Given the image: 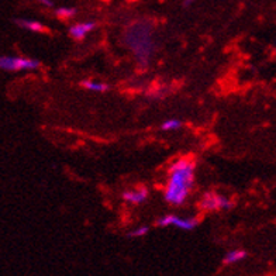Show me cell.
<instances>
[{
    "mask_svg": "<svg viewBox=\"0 0 276 276\" xmlns=\"http://www.w3.org/2000/svg\"><path fill=\"white\" fill-rule=\"evenodd\" d=\"M196 161L192 158H179L169 166L168 182L165 186L164 199L171 206L183 204L195 188Z\"/></svg>",
    "mask_w": 276,
    "mask_h": 276,
    "instance_id": "6da1fadb",
    "label": "cell"
},
{
    "mask_svg": "<svg viewBox=\"0 0 276 276\" xmlns=\"http://www.w3.org/2000/svg\"><path fill=\"white\" fill-rule=\"evenodd\" d=\"M41 66L38 59L17 57V55H2L0 68L7 72H21V71H35Z\"/></svg>",
    "mask_w": 276,
    "mask_h": 276,
    "instance_id": "7a4b0ae2",
    "label": "cell"
},
{
    "mask_svg": "<svg viewBox=\"0 0 276 276\" xmlns=\"http://www.w3.org/2000/svg\"><path fill=\"white\" fill-rule=\"evenodd\" d=\"M231 207H233V202L230 199L223 195H218L216 192L204 193L200 200V209L204 211L230 210Z\"/></svg>",
    "mask_w": 276,
    "mask_h": 276,
    "instance_id": "3957f363",
    "label": "cell"
},
{
    "mask_svg": "<svg viewBox=\"0 0 276 276\" xmlns=\"http://www.w3.org/2000/svg\"><path fill=\"white\" fill-rule=\"evenodd\" d=\"M157 224L159 227H164V228L175 225L179 230L192 231L196 228L199 221H197V218H193V217H179L175 216V214H166V216L159 217Z\"/></svg>",
    "mask_w": 276,
    "mask_h": 276,
    "instance_id": "277c9868",
    "label": "cell"
},
{
    "mask_svg": "<svg viewBox=\"0 0 276 276\" xmlns=\"http://www.w3.org/2000/svg\"><path fill=\"white\" fill-rule=\"evenodd\" d=\"M96 28V23L95 21H82V23H75L69 27V35L76 41H82L85 39L89 34L92 33Z\"/></svg>",
    "mask_w": 276,
    "mask_h": 276,
    "instance_id": "5b68a950",
    "label": "cell"
},
{
    "mask_svg": "<svg viewBox=\"0 0 276 276\" xmlns=\"http://www.w3.org/2000/svg\"><path fill=\"white\" fill-rule=\"evenodd\" d=\"M148 199V189L144 186H140V188H134V189H128V191L123 192V200L125 203L137 204L144 203L145 200Z\"/></svg>",
    "mask_w": 276,
    "mask_h": 276,
    "instance_id": "8992f818",
    "label": "cell"
},
{
    "mask_svg": "<svg viewBox=\"0 0 276 276\" xmlns=\"http://www.w3.org/2000/svg\"><path fill=\"white\" fill-rule=\"evenodd\" d=\"M14 24L26 31H31V33H41L45 30V27L42 23H39L37 20L31 19H14Z\"/></svg>",
    "mask_w": 276,
    "mask_h": 276,
    "instance_id": "52a82bcc",
    "label": "cell"
},
{
    "mask_svg": "<svg viewBox=\"0 0 276 276\" xmlns=\"http://www.w3.org/2000/svg\"><path fill=\"white\" fill-rule=\"evenodd\" d=\"M82 86L85 87L86 90H90V92L96 93H105L110 89V86L105 83V82H99V80H82Z\"/></svg>",
    "mask_w": 276,
    "mask_h": 276,
    "instance_id": "ba28073f",
    "label": "cell"
},
{
    "mask_svg": "<svg viewBox=\"0 0 276 276\" xmlns=\"http://www.w3.org/2000/svg\"><path fill=\"white\" fill-rule=\"evenodd\" d=\"M247 258V251L244 250H233L228 251L223 258V263L225 265H233V263L241 262Z\"/></svg>",
    "mask_w": 276,
    "mask_h": 276,
    "instance_id": "9c48e42d",
    "label": "cell"
},
{
    "mask_svg": "<svg viewBox=\"0 0 276 276\" xmlns=\"http://www.w3.org/2000/svg\"><path fill=\"white\" fill-rule=\"evenodd\" d=\"M182 120H179V118H168V120H165L164 123L161 124V130L162 131H176V130H180L182 128Z\"/></svg>",
    "mask_w": 276,
    "mask_h": 276,
    "instance_id": "30bf717a",
    "label": "cell"
},
{
    "mask_svg": "<svg viewBox=\"0 0 276 276\" xmlns=\"http://www.w3.org/2000/svg\"><path fill=\"white\" fill-rule=\"evenodd\" d=\"M75 14H76V9L75 7H58V9H55V16L58 17V19L62 20H69L75 17Z\"/></svg>",
    "mask_w": 276,
    "mask_h": 276,
    "instance_id": "8fae6325",
    "label": "cell"
},
{
    "mask_svg": "<svg viewBox=\"0 0 276 276\" xmlns=\"http://www.w3.org/2000/svg\"><path fill=\"white\" fill-rule=\"evenodd\" d=\"M148 231H150V227L148 225H141V227H138V228H134L128 233V237L130 238H141V237H145L148 234Z\"/></svg>",
    "mask_w": 276,
    "mask_h": 276,
    "instance_id": "7c38bea8",
    "label": "cell"
},
{
    "mask_svg": "<svg viewBox=\"0 0 276 276\" xmlns=\"http://www.w3.org/2000/svg\"><path fill=\"white\" fill-rule=\"evenodd\" d=\"M37 2H38L41 6H44V7H53L54 6L53 0H37Z\"/></svg>",
    "mask_w": 276,
    "mask_h": 276,
    "instance_id": "4fadbf2b",
    "label": "cell"
},
{
    "mask_svg": "<svg viewBox=\"0 0 276 276\" xmlns=\"http://www.w3.org/2000/svg\"><path fill=\"white\" fill-rule=\"evenodd\" d=\"M193 2H195V0H183V7H185V9H189V7L193 5Z\"/></svg>",
    "mask_w": 276,
    "mask_h": 276,
    "instance_id": "5bb4252c",
    "label": "cell"
},
{
    "mask_svg": "<svg viewBox=\"0 0 276 276\" xmlns=\"http://www.w3.org/2000/svg\"><path fill=\"white\" fill-rule=\"evenodd\" d=\"M127 2H134V0H127Z\"/></svg>",
    "mask_w": 276,
    "mask_h": 276,
    "instance_id": "9a60e30c",
    "label": "cell"
},
{
    "mask_svg": "<svg viewBox=\"0 0 276 276\" xmlns=\"http://www.w3.org/2000/svg\"><path fill=\"white\" fill-rule=\"evenodd\" d=\"M275 48H276V42H275Z\"/></svg>",
    "mask_w": 276,
    "mask_h": 276,
    "instance_id": "2e32d148",
    "label": "cell"
}]
</instances>
